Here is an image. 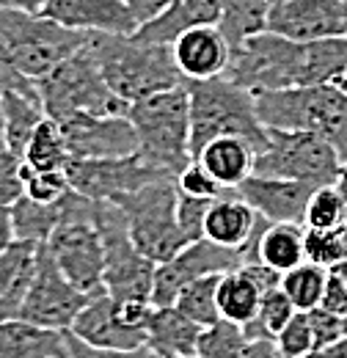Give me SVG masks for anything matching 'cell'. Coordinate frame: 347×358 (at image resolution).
<instances>
[{
	"label": "cell",
	"mask_w": 347,
	"mask_h": 358,
	"mask_svg": "<svg viewBox=\"0 0 347 358\" xmlns=\"http://www.w3.org/2000/svg\"><path fill=\"white\" fill-rule=\"evenodd\" d=\"M223 273H210L201 278H193L190 284L182 287V292L176 295V309L185 312L190 320H196L201 328L213 325L220 320V309H218V284H220Z\"/></svg>",
	"instance_id": "obj_33"
},
{
	"label": "cell",
	"mask_w": 347,
	"mask_h": 358,
	"mask_svg": "<svg viewBox=\"0 0 347 358\" xmlns=\"http://www.w3.org/2000/svg\"><path fill=\"white\" fill-rule=\"evenodd\" d=\"M64 218V199L42 204L28 196H20L11 204V224H14V237L28 240V243H47L52 229Z\"/></svg>",
	"instance_id": "obj_31"
},
{
	"label": "cell",
	"mask_w": 347,
	"mask_h": 358,
	"mask_svg": "<svg viewBox=\"0 0 347 358\" xmlns=\"http://www.w3.org/2000/svg\"><path fill=\"white\" fill-rule=\"evenodd\" d=\"M176 187L179 193H187V196H201V199H223V196H232L237 190H229L218 182L201 163H190L185 171L176 174Z\"/></svg>",
	"instance_id": "obj_43"
},
{
	"label": "cell",
	"mask_w": 347,
	"mask_h": 358,
	"mask_svg": "<svg viewBox=\"0 0 347 358\" xmlns=\"http://www.w3.org/2000/svg\"><path fill=\"white\" fill-rule=\"evenodd\" d=\"M176 199H179L176 179H157L138 190L111 199L113 204L122 207L138 251L157 265L169 262L174 254H179L190 243L176 221Z\"/></svg>",
	"instance_id": "obj_9"
},
{
	"label": "cell",
	"mask_w": 347,
	"mask_h": 358,
	"mask_svg": "<svg viewBox=\"0 0 347 358\" xmlns=\"http://www.w3.org/2000/svg\"><path fill=\"white\" fill-rule=\"evenodd\" d=\"M97 226L105 248V292L122 301H149L157 262L138 251L132 243L127 218L111 199H97Z\"/></svg>",
	"instance_id": "obj_11"
},
{
	"label": "cell",
	"mask_w": 347,
	"mask_h": 358,
	"mask_svg": "<svg viewBox=\"0 0 347 358\" xmlns=\"http://www.w3.org/2000/svg\"><path fill=\"white\" fill-rule=\"evenodd\" d=\"M22 160L31 171H58V169H66V163L72 160L66 141L61 135V127L50 116L36 127V133L31 135V141L22 152Z\"/></svg>",
	"instance_id": "obj_32"
},
{
	"label": "cell",
	"mask_w": 347,
	"mask_h": 358,
	"mask_svg": "<svg viewBox=\"0 0 347 358\" xmlns=\"http://www.w3.org/2000/svg\"><path fill=\"white\" fill-rule=\"evenodd\" d=\"M317 356V353H309V356H298V358H314ZM278 358H290V356H281V353H278Z\"/></svg>",
	"instance_id": "obj_57"
},
{
	"label": "cell",
	"mask_w": 347,
	"mask_h": 358,
	"mask_svg": "<svg viewBox=\"0 0 347 358\" xmlns=\"http://www.w3.org/2000/svg\"><path fill=\"white\" fill-rule=\"evenodd\" d=\"M273 3H278V0H273Z\"/></svg>",
	"instance_id": "obj_61"
},
{
	"label": "cell",
	"mask_w": 347,
	"mask_h": 358,
	"mask_svg": "<svg viewBox=\"0 0 347 358\" xmlns=\"http://www.w3.org/2000/svg\"><path fill=\"white\" fill-rule=\"evenodd\" d=\"M42 14L86 34L130 36L138 31V20L125 0H50Z\"/></svg>",
	"instance_id": "obj_19"
},
{
	"label": "cell",
	"mask_w": 347,
	"mask_h": 358,
	"mask_svg": "<svg viewBox=\"0 0 347 358\" xmlns=\"http://www.w3.org/2000/svg\"><path fill=\"white\" fill-rule=\"evenodd\" d=\"M248 331L246 325L220 317L213 325H204L199 334V350L196 356L201 358H237L246 345H248Z\"/></svg>",
	"instance_id": "obj_35"
},
{
	"label": "cell",
	"mask_w": 347,
	"mask_h": 358,
	"mask_svg": "<svg viewBox=\"0 0 347 358\" xmlns=\"http://www.w3.org/2000/svg\"><path fill=\"white\" fill-rule=\"evenodd\" d=\"M237 358H278L276 339H251Z\"/></svg>",
	"instance_id": "obj_49"
},
{
	"label": "cell",
	"mask_w": 347,
	"mask_h": 358,
	"mask_svg": "<svg viewBox=\"0 0 347 358\" xmlns=\"http://www.w3.org/2000/svg\"><path fill=\"white\" fill-rule=\"evenodd\" d=\"M187 358H201V356H187Z\"/></svg>",
	"instance_id": "obj_60"
},
{
	"label": "cell",
	"mask_w": 347,
	"mask_h": 358,
	"mask_svg": "<svg viewBox=\"0 0 347 358\" xmlns=\"http://www.w3.org/2000/svg\"><path fill=\"white\" fill-rule=\"evenodd\" d=\"M334 83H337L339 89H345V91H347V69L342 72V75H339V78H337V80H334Z\"/></svg>",
	"instance_id": "obj_55"
},
{
	"label": "cell",
	"mask_w": 347,
	"mask_h": 358,
	"mask_svg": "<svg viewBox=\"0 0 347 358\" xmlns=\"http://www.w3.org/2000/svg\"><path fill=\"white\" fill-rule=\"evenodd\" d=\"M254 157H257V149L248 141L226 135V138L210 141L196 155V163H201L223 187L234 190L240 182H246L254 174Z\"/></svg>",
	"instance_id": "obj_27"
},
{
	"label": "cell",
	"mask_w": 347,
	"mask_h": 358,
	"mask_svg": "<svg viewBox=\"0 0 347 358\" xmlns=\"http://www.w3.org/2000/svg\"><path fill=\"white\" fill-rule=\"evenodd\" d=\"M0 358H69L66 331L42 328L22 317L0 320Z\"/></svg>",
	"instance_id": "obj_24"
},
{
	"label": "cell",
	"mask_w": 347,
	"mask_h": 358,
	"mask_svg": "<svg viewBox=\"0 0 347 358\" xmlns=\"http://www.w3.org/2000/svg\"><path fill=\"white\" fill-rule=\"evenodd\" d=\"M152 309L149 301H122L111 292H99L80 309L69 334L99 350H135L146 345Z\"/></svg>",
	"instance_id": "obj_12"
},
{
	"label": "cell",
	"mask_w": 347,
	"mask_h": 358,
	"mask_svg": "<svg viewBox=\"0 0 347 358\" xmlns=\"http://www.w3.org/2000/svg\"><path fill=\"white\" fill-rule=\"evenodd\" d=\"M215 199H201V196H187V193H179L176 199V221L182 234L196 243V240H204V224H207V213L213 207Z\"/></svg>",
	"instance_id": "obj_41"
},
{
	"label": "cell",
	"mask_w": 347,
	"mask_h": 358,
	"mask_svg": "<svg viewBox=\"0 0 347 358\" xmlns=\"http://www.w3.org/2000/svg\"><path fill=\"white\" fill-rule=\"evenodd\" d=\"M257 221H260V213L246 199L232 193V196L213 201V207L207 213V224H204V237L218 245L246 251V245L257 229Z\"/></svg>",
	"instance_id": "obj_26"
},
{
	"label": "cell",
	"mask_w": 347,
	"mask_h": 358,
	"mask_svg": "<svg viewBox=\"0 0 347 358\" xmlns=\"http://www.w3.org/2000/svg\"><path fill=\"white\" fill-rule=\"evenodd\" d=\"M44 245L78 289L88 295L105 292V248L102 231L97 226V199L69 190L64 196V218Z\"/></svg>",
	"instance_id": "obj_6"
},
{
	"label": "cell",
	"mask_w": 347,
	"mask_h": 358,
	"mask_svg": "<svg viewBox=\"0 0 347 358\" xmlns=\"http://www.w3.org/2000/svg\"><path fill=\"white\" fill-rule=\"evenodd\" d=\"M69 190H72V185H69L64 169H58V171H31L28 169V174H25V196L34 201L52 204V201H61Z\"/></svg>",
	"instance_id": "obj_42"
},
{
	"label": "cell",
	"mask_w": 347,
	"mask_h": 358,
	"mask_svg": "<svg viewBox=\"0 0 347 358\" xmlns=\"http://www.w3.org/2000/svg\"><path fill=\"white\" fill-rule=\"evenodd\" d=\"M234 190L240 199H246L260 213L262 218H267L273 224H304L306 204L314 193V185L298 182V179L251 174Z\"/></svg>",
	"instance_id": "obj_18"
},
{
	"label": "cell",
	"mask_w": 347,
	"mask_h": 358,
	"mask_svg": "<svg viewBox=\"0 0 347 358\" xmlns=\"http://www.w3.org/2000/svg\"><path fill=\"white\" fill-rule=\"evenodd\" d=\"M342 226H337V229H306V259L314 262V265H323V268H334L337 262H342L345 259Z\"/></svg>",
	"instance_id": "obj_38"
},
{
	"label": "cell",
	"mask_w": 347,
	"mask_h": 358,
	"mask_svg": "<svg viewBox=\"0 0 347 358\" xmlns=\"http://www.w3.org/2000/svg\"><path fill=\"white\" fill-rule=\"evenodd\" d=\"M342 325H345V336H347V312L342 314Z\"/></svg>",
	"instance_id": "obj_58"
},
{
	"label": "cell",
	"mask_w": 347,
	"mask_h": 358,
	"mask_svg": "<svg viewBox=\"0 0 347 358\" xmlns=\"http://www.w3.org/2000/svg\"><path fill=\"white\" fill-rule=\"evenodd\" d=\"M125 3L130 6L132 17L138 20V25H143V22L155 20V17L169 6V0H125Z\"/></svg>",
	"instance_id": "obj_48"
},
{
	"label": "cell",
	"mask_w": 347,
	"mask_h": 358,
	"mask_svg": "<svg viewBox=\"0 0 347 358\" xmlns=\"http://www.w3.org/2000/svg\"><path fill=\"white\" fill-rule=\"evenodd\" d=\"M304 237V224H273L260 215L257 229L246 245V257H248V262H264L270 268L287 273L306 262Z\"/></svg>",
	"instance_id": "obj_21"
},
{
	"label": "cell",
	"mask_w": 347,
	"mask_h": 358,
	"mask_svg": "<svg viewBox=\"0 0 347 358\" xmlns=\"http://www.w3.org/2000/svg\"><path fill=\"white\" fill-rule=\"evenodd\" d=\"M260 287L240 268L229 270V273L220 275V284H218V309H220V317L234 320L240 325H248L257 317V312H260Z\"/></svg>",
	"instance_id": "obj_29"
},
{
	"label": "cell",
	"mask_w": 347,
	"mask_h": 358,
	"mask_svg": "<svg viewBox=\"0 0 347 358\" xmlns=\"http://www.w3.org/2000/svg\"><path fill=\"white\" fill-rule=\"evenodd\" d=\"M94 295H88L83 289H78L64 273L55 265L52 254L47 251V245H39V265H36V275L34 284L25 295V303L20 309V317L42 325V328H52V331H69V325L75 322V317L86 306Z\"/></svg>",
	"instance_id": "obj_13"
},
{
	"label": "cell",
	"mask_w": 347,
	"mask_h": 358,
	"mask_svg": "<svg viewBox=\"0 0 347 358\" xmlns=\"http://www.w3.org/2000/svg\"><path fill=\"white\" fill-rule=\"evenodd\" d=\"M50 0H0V8H17L28 14H42Z\"/></svg>",
	"instance_id": "obj_51"
},
{
	"label": "cell",
	"mask_w": 347,
	"mask_h": 358,
	"mask_svg": "<svg viewBox=\"0 0 347 358\" xmlns=\"http://www.w3.org/2000/svg\"><path fill=\"white\" fill-rule=\"evenodd\" d=\"M328 358H347V336H342L339 342H334L328 350H323Z\"/></svg>",
	"instance_id": "obj_52"
},
{
	"label": "cell",
	"mask_w": 347,
	"mask_h": 358,
	"mask_svg": "<svg viewBox=\"0 0 347 358\" xmlns=\"http://www.w3.org/2000/svg\"><path fill=\"white\" fill-rule=\"evenodd\" d=\"M257 110L264 127L306 130L325 138L347 163V91L337 83L257 91Z\"/></svg>",
	"instance_id": "obj_4"
},
{
	"label": "cell",
	"mask_w": 347,
	"mask_h": 358,
	"mask_svg": "<svg viewBox=\"0 0 347 358\" xmlns=\"http://www.w3.org/2000/svg\"><path fill=\"white\" fill-rule=\"evenodd\" d=\"M276 348H278L281 356H290V358L317 353L311 322H309V312H295V317L276 334Z\"/></svg>",
	"instance_id": "obj_39"
},
{
	"label": "cell",
	"mask_w": 347,
	"mask_h": 358,
	"mask_svg": "<svg viewBox=\"0 0 347 358\" xmlns=\"http://www.w3.org/2000/svg\"><path fill=\"white\" fill-rule=\"evenodd\" d=\"M347 224V199L337 185L314 187L309 204H306V229H337Z\"/></svg>",
	"instance_id": "obj_37"
},
{
	"label": "cell",
	"mask_w": 347,
	"mask_h": 358,
	"mask_svg": "<svg viewBox=\"0 0 347 358\" xmlns=\"http://www.w3.org/2000/svg\"><path fill=\"white\" fill-rule=\"evenodd\" d=\"M36 91L42 99L44 113L58 122L75 113H94V116H122L130 110V102H125L111 89L91 55L88 45L61 61L52 72L36 80Z\"/></svg>",
	"instance_id": "obj_8"
},
{
	"label": "cell",
	"mask_w": 347,
	"mask_h": 358,
	"mask_svg": "<svg viewBox=\"0 0 347 358\" xmlns=\"http://www.w3.org/2000/svg\"><path fill=\"white\" fill-rule=\"evenodd\" d=\"M331 270H337V273H339V275L345 278V284H347V259H342V262H337V265H334Z\"/></svg>",
	"instance_id": "obj_54"
},
{
	"label": "cell",
	"mask_w": 347,
	"mask_h": 358,
	"mask_svg": "<svg viewBox=\"0 0 347 358\" xmlns=\"http://www.w3.org/2000/svg\"><path fill=\"white\" fill-rule=\"evenodd\" d=\"M14 224H11V207L0 204V254L14 243Z\"/></svg>",
	"instance_id": "obj_50"
},
{
	"label": "cell",
	"mask_w": 347,
	"mask_h": 358,
	"mask_svg": "<svg viewBox=\"0 0 347 358\" xmlns=\"http://www.w3.org/2000/svg\"><path fill=\"white\" fill-rule=\"evenodd\" d=\"M66 179L72 190L83 193L88 199H116L122 193L138 190L157 179H176L166 169L152 166L138 152L127 157H102V160H78L66 163Z\"/></svg>",
	"instance_id": "obj_15"
},
{
	"label": "cell",
	"mask_w": 347,
	"mask_h": 358,
	"mask_svg": "<svg viewBox=\"0 0 347 358\" xmlns=\"http://www.w3.org/2000/svg\"><path fill=\"white\" fill-rule=\"evenodd\" d=\"M246 262L248 257L243 248H226L207 237L187 243L179 254H174L169 262H160L155 270L152 306H174L182 287L190 284L193 278H201L210 273H229V270L243 268Z\"/></svg>",
	"instance_id": "obj_14"
},
{
	"label": "cell",
	"mask_w": 347,
	"mask_h": 358,
	"mask_svg": "<svg viewBox=\"0 0 347 358\" xmlns=\"http://www.w3.org/2000/svg\"><path fill=\"white\" fill-rule=\"evenodd\" d=\"M0 102H3V141L11 152H17L22 157L31 135L36 133V127L47 119L39 91H6V94H0Z\"/></svg>",
	"instance_id": "obj_28"
},
{
	"label": "cell",
	"mask_w": 347,
	"mask_h": 358,
	"mask_svg": "<svg viewBox=\"0 0 347 358\" xmlns=\"http://www.w3.org/2000/svg\"><path fill=\"white\" fill-rule=\"evenodd\" d=\"M66 141V149L78 160H102V157H127L138 152V133L130 116H94L75 113L55 122Z\"/></svg>",
	"instance_id": "obj_16"
},
{
	"label": "cell",
	"mask_w": 347,
	"mask_h": 358,
	"mask_svg": "<svg viewBox=\"0 0 347 358\" xmlns=\"http://www.w3.org/2000/svg\"><path fill=\"white\" fill-rule=\"evenodd\" d=\"M320 306L328 309V312H334V314L347 312V284L337 270H328V278H325V289H323V301H320Z\"/></svg>",
	"instance_id": "obj_46"
},
{
	"label": "cell",
	"mask_w": 347,
	"mask_h": 358,
	"mask_svg": "<svg viewBox=\"0 0 347 358\" xmlns=\"http://www.w3.org/2000/svg\"><path fill=\"white\" fill-rule=\"evenodd\" d=\"M0 45L11 66L36 83L61 61L83 50L88 45V34L66 28L47 14L0 8Z\"/></svg>",
	"instance_id": "obj_7"
},
{
	"label": "cell",
	"mask_w": 347,
	"mask_h": 358,
	"mask_svg": "<svg viewBox=\"0 0 347 358\" xmlns=\"http://www.w3.org/2000/svg\"><path fill=\"white\" fill-rule=\"evenodd\" d=\"M25 160L6 143H0V204L11 207L20 196H25Z\"/></svg>",
	"instance_id": "obj_40"
},
{
	"label": "cell",
	"mask_w": 347,
	"mask_h": 358,
	"mask_svg": "<svg viewBox=\"0 0 347 358\" xmlns=\"http://www.w3.org/2000/svg\"><path fill=\"white\" fill-rule=\"evenodd\" d=\"M190 99V152L196 155L215 138H243L257 152L267 146V127L262 124L254 91L226 75L185 80Z\"/></svg>",
	"instance_id": "obj_3"
},
{
	"label": "cell",
	"mask_w": 347,
	"mask_h": 358,
	"mask_svg": "<svg viewBox=\"0 0 347 358\" xmlns=\"http://www.w3.org/2000/svg\"><path fill=\"white\" fill-rule=\"evenodd\" d=\"M132 127L138 133V155L169 174L193 163L190 152V99L185 83L130 102Z\"/></svg>",
	"instance_id": "obj_5"
},
{
	"label": "cell",
	"mask_w": 347,
	"mask_h": 358,
	"mask_svg": "<svg viewBox=\"0 0 347 358\" xmlns=\"http://www.w3.org/2000/svg\"><path fill=\"white\" fill-rule=\"evenodd\" d=\"M171 50L185 80L218 78L229 69L232 61V45L218 25H199L179 34Z\"/></svg>",
	"instance_id": "obj_20"
},
{
	"label": "cell",
	"mask_w": 347,
	"mask_h": 358,
	"mask_svg": "<svg viewBox=\"0 0 347 358\" xmlns=\"http://www.w3.org/2000/svg\"><path fill=\"white\" fill-rule=\"evenodd\" d=\"M66 345H69V358H163L146 345L135 348V350H99V348L86 345L83 339H78L69 331H66Z\"/></svg>",
	"instance_id": "obj_45"
},
{
	"label": "cell",
	"mask_w": 347,
	"mask_h": 358,
	"mask_svg": "<svg viewBox=\"0 0 347 358\" xmlns=\"http://www.w3.org/2000/svg\"><path fill=\"white\" fill-rule=\"evenodd\" d=\"M339 171H342L339 152L325 138L306 130L267 127V146L254 157V174L298 179L314 187L337 185Z\"/></svg>",
	"instance_id": "obj_10"
},
{
	"label": "cell",
	"mask_w": 347,
	"mask_h": 358,
	"mask_svg": "<svg viewBox=\"0 0 347 358\" xmlns=\"http://www.w3.org/2000/svg\"><path fill=\"white\" fill-rule=\"evenodd\" d=\"M314 358H328V356H325V353H317V356H314Z\"/></svg>",
	"instance_id": "obj_59"
},
{
	"label": "cell",
	"mask_w": 347,
	"mask_h": 358,
	"mask_svg": "<svg viewBox=\"0 0 347 358\" xmlns=\"http://www.w3.org/2000/svg\"><path fill=\"white\" fill-rule=\"evenodd\" d=\"M88 50L105 83L125 102H135L185 83L171 45L141 42L132 34H88Z\"/></svg>",
	"instance_id": "obj_2"
},
{
	"label": "cell",
	"mask_w": 347,
	"mask_h": 358,
	"mask_svg": "<svg viewBox=\"0 0 347 358\" xmlns=\"http://www.w3.org/2000/svg\"><path fill=\"white\" fill-rule=\"evenodd\" d=\"M309 322H311V334H314V348L317 353L328 350L334 342H339L345 336V325H342V314H334L323 306L309 309Z\"/></svg>",
	"instance_id": "obj_44"
},
{
	"label": "cell",
	"mask_w": 347,
	"mask_h": 358,
	"mask_svg": "<svg viewBox=\"0 0 347 358\" xmlns=\"http://www.w3.org/2000/svg\"><path fill=\"white\" fill-rule=\"evenodd\" d=\"M273 0H220V22L218 28L229 39L232 50L243 45L248 36L267 28V11Z\"/></svg>",
	"instance_id": "obj_30"
},
{
	"label": "cell",
	"mask_w": 347,
	"mask_h": 358,
	"mask_svg": "<svg viewBox=\"0 0 347 358\" xmlns=\"http://www.w3.org/2000/svg\"><path fill=\"white\" fill-rule=\"evenodd\" d=\"M39 245L28 240H14L0 254V320L20 317L25 295L34 284L39 265Z\"/></svg>",
	"instance_id": "obj_23"
},
{
	"label": "cell",
	"mask_w": 347,
	"mask_h": 358,
	"mask_svg": "<svg viewBox=\"0 0 347 358\" xmlns=\"http://www.w3.org/2000/svg\"><path fill=\"white\" fill-rule=\"evenodd\" d=\"M14 89L28 91V89H36V83L11 66V61L6 58V50H3V45H0V94L14 91Z\"/></svg>",
	"instance_id": "obj_47"
},
{
	"label": "cell",
	"mask_w": 347,
	"mask_h": 358,
	"mask_svg": "<svg viewBox=\"0 0 347 358\" xmlns=\"http://www.w3.org/2000/svg\"><path fill=\"white\" fill-rule=\"evenodd\" d=\"M201 325L176 306H155L146 322V348L163 358H187L199 350Z\"/></svg>",
	"instance_id": "obj_25"
},
{
	"label": "cell",
	"mask_w": 347,
	"mask_h": 358,
	"mask_svg": "<svg viewBox=\"0 0 347 358\" xmlns=\"http://www.w3.org/2000/svg\"><path fill=\"white\" fill-rule=\"evenodd\" d=\"M0 143H6L3 141V102H0Z\"/></svg>",
	"instance_id": "obj_56"
},
{
	"label": "cell",
	"mask_w": 347,
	"mask_h": 358,
	"mask_svg": "<svg viewBox=\"0 0 347 358\" xmlns=\"http://www.w3.org/2000/svg\"><path fill=\"white\" fill-rule=\"evenodd\" d=\"M328 270L331 268H323V265H314L306 259L298 268L287 270L281 275V289L290 295V301L295 303L298 312H309V309L320 306Z\"/></svg>",
	"instance_id": "obj_34"
},
{
	"label": "cell",
	"mask_w": 347,
	"mask_h": 358,
	"mask_svg": "<svg viewBox=\"0 0 347 358\" xmlns=\"http://www.w3.org/2000/svg\"><path fill=\"white\" fill-rule=\"evenodd\" d=\"M220 22V0H169V6L149 22L138 25L132 36L152 45H174L179 34Z\"/></svg>",
	"instance_id": "obj_22"
},
{
	"label": "cell",
	"mask_w": 347,
	"mask_h": 358,
	"mask_svg": "<svg viewBox=\"0 0 347 358\" xmlns=\"http://www.w3.org/2000/svg\"><path fill=\"white\" fill-rule=\"evenodd\" d=\"M295 312H298L295 303L290 301V295H287L281 287L264 292L260 301L257 317L246 325L248 339H276V334L295 317Z\"/></svg>",
	"instance_id": "obj_36"
},
{
	"label": "cell",
	"mask_w": 347,
	"mask_h": 358,
	"mask_svg": "<svg viewBox=\"0 0 347 358\" xmlns=\"http://www.w3.org/2000/svg\"><path fill=\"white\" fill-rule=\"evenodd\" d=\"M287 39L347 36V0H278L267 11V28Z\"/></svg>",
	"instance_id": "obj_17"
},
{
	"label": "cell",
	"mask_w": 347,
	"mask_h": 358,
	"mask_svg": "<svg viewBox=\"0 0 347 358\" xmlns=\"http://www.w3.org/2000/svg\"><path fill=\"white\" fill-rule=\"evenodd\" d=\"M345 69L347 36L301 42L278 36L273 31H260L237 50H232V61L223 75L257 94L334 83Z\"/></svg>",
	"instance_id": "obj_1"
},
{
	"label": "cell",
	"mask_w": 347,
	"mask_h": 358,
	"mask_svg": "<svg viewBox=\"0 0 347 358\" xmlns=\"http://www.w3.org/2000/svg\"><path fill=\"white\" fill-rule=\"evenodd\" d=\"M337 187L345 193V199H347V163H342V171H339V179H337Z\"/></svg>",
	"instance_id": "obj_53"
}]
</instances>
